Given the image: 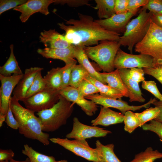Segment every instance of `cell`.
<instances>
[{"label":"cell","mask_w":162,"mask_h":162,"mask_svg":"<svg viewBox=\"0 0 162 162\" xmlns=\"http://www.w3.org/2000/svg\"><path fill=\"white\" fill-rule=\"evenodd\" d=\"M123 122L124 130L130 133H132L138 127H141V123L139 118L136 113L130 110L126 112L124 114Z\"/></svg>","instance_id":"1f68e13d"},{"label":"cell","mask_w":162,"mask_h":162,"mask_svg":"<svg viewBox=\"0 0 162 162\" xmlns=\"http://www.w3.org/2000/svg\"><path fill=\"white\" fill-rule=\"evenodd\" d=\"M5 122L7 125L14 130L18 129L19 125L12 112L10 102L9 107L6 114Z\"/></svg>","instance_id":"b9f144b4"},{"label":"cell","mask_w":162,"mask_h":162,"mask_svg":"<svg viewBox=\"0 0 162 162\" xmlns=\"http://www.w3.org/2000/svg\"><path fill=\"white\" fill-rule=\"evenodd\" d=\"M71 103L60 95L58 102L52 107L38 112L44 132H52L65 125L74 110Z\"/></svg>","instance_id":"3957f363"},{"label":"cell","mask_w":162,"mask_h":162,"mask_svg":"<svg viewBox=\"0 0 162 162\" xmlns=\"http://www.w3.org/2000/svg\"><path fill=\"white\" fill-rule=\"evenodd\" d=\"M89 74L87 71L81 64H75L71 71L70 86L77 88L85 77Z\"/></svg>","instance_id":"f546056e"},{"label":"cell","mask_w":162,"mask_h":162,"mask_svg":"<svg viewBox=\"0 0 162 162\" xmlns=\"http://www.w3.org/2000/svg\"><path fill=\"white\" fill-rule=\"evenodd\" d=\"M14 153L11 149L0 150V161H9L13 158Z\"/></svg>","instance_id":"bcb514c9"},{"label":"cell","mask_w":162,"mask_h":162,"mask_svg":"<svg viewBox=\"0 0 162 162\" xmlns=\"http://www.w3.org/2000/svg\"><path fill=\"white\" fill-rule=\"evenodd\" d=\"M78 16V20H65L68 26L58 23L65 32L66 40L71 44L88 46L97 45L104 40L119 41L121 34L104 28L91 16L79 13Z\"/></svg>","instance_id":"6da1fadb"},{"label":"cell","mask_w":162,"mask_h":162,"mask_svg":"<svg viewBox=\"0 0 162 162\" xmlns=\"http://www.w3.org/2000/svg\"><path fill=\"white\" fill-rule=\"evenodd\" d=\"M39 39L45 47L62 49L67 48L71 45L66 40L64 35L55 29L44 30L40 33Z\"/></svg>","instance_id":"ac0fdd59"},{"label":"cell","mask_w":162,"mask_h":162,"mask_svg":"<svg viewBox=\"0 0 162 162\" xmlns=\"http://www.w3.org/2000/svg\"><path fill=\"white\" fill-rule=\"evenodd\" d=\"M94 46H84L83 49L88 57L95 62L104 72L114 70V59L120 48L118 41L107 40L100 41Z\"/></svg>","instance_id":"5b68a950"},{"label":"cell","mask_w":162,"mask_h":162,"mask_svg":"<svg viewBox=\"0 0 162 162\" xmlns=\"http://www.w3.org/2000/svg\"><path fill=\"white\" fill-rule=\"evenodd\" d=\"M162 68V52H161V55L160 63L159 64V67L158 68Z\"/></svg>","instance_id":"816d5d0a"},{"label":"cell","mask_w":162,"mask_h":162,"mask_svg":"<svg viewBox=\"0 0 162 162\" xmlns=\"http://www.w3.org/2000/svg\"><path fill=\"white\" fill-rule=\"evenodd\" d=\"M124 118V115L121 113L113 111L109 107L101 106L98 116L92 120L91 123L93 126L100 125L108 126L123 122Z\"/></svg>","instance_id":"d6986e66"},{"label":"cell","mask_w":162,"mask_h":162,"mask_svg":"<svg viewBox=\"0 0 162 162\" xmlns=\"http://www.w3.org/2000/svg\"><path fill=\"white\" fill-rule=\"evenodd\" d=\"M138 11H128L122 14H115L108 19L94 20V21L106 30L119 34L124 33L126 26L130 19Z\"/></svg>","instance_id":"9a60e30c"},{"label":"cell","mask_w":162,"mask_h":162,"mask_svg":"<svg viewBox=\"0 0 162 162\" xmlns=\"http://www.w3.org/2000/svg\"><path fill=\"white\" fill-rule=\"evenodd\" d=\"M79 95L81 97H85L99 92L98 88L88 80L84 79L77 88Z\"/></svg>","instance_id":"836d02e7"},{"label":"cell","mask_w":162,"mask_h":162,"mask_svg":"<svg viewBox=\"0 0 162 162\" xmlns=\"http://www.w3.org/2000/svg\"><path fill=\"white\" fill-rule=\"evenodd\" d=\"M22 153L29 158L30 162H68L65 160L57 161L54 157L39 153L27 144L24 145Z\"/></svg>","instance_id":"83f0119b"},{"label":"cell","mask_w":162,"mask_h":162,"mask_svg":"<svg viewBox=\"0 0 162 162\" xmlns=\"http://www.w3.org/2000/svg\"><path fill=\"white\" fill-rule=\"evenodd\" d=\"M160 110L156 107L146 109L140 113H136L140 120L141 127L146 122L154 119L159 115Z\"/></svg>","instance_id":"d6a6232c"},{"label":"cell","mask_w":162,"mask_h":162,"mask_svg":"<svg viewBox=\"0 0 162 162\" xmlns=\"http://www.w3.org/2000/svg\"><path fill=\"white\" fill-rule=\"evenodd\" d=\"M64 66L53 68L48 71L44 77L46 87L55 89L61 88L62 73Z\"/></svg>","instance_id":"484cf974"},{"label":"cell","mask_w":162,"mask_h":162,"mask_svg":"<svg viewBox=\"0 0 162 162\" xmlns=\"http://www.w3.org/2000/svg\"><path fill=\"white\" fill-rule=\"evenodd\" d=\"M152 104L158 108L160 111L158 116L154 120L162 123V101L156 100Z\"/></svg>","instance_id":"c3c4849f"},{"label":"cell","mask_w":162,"mask_h":162,"mask_svg":"<svg viewBox=\"0 0 162 162\" xmlns=\"http://www.w3.org/2000/svg\"><path fill=\"white\" fill-rule=\"evenodd\" d=\"M60 90L46 87L42 91L24 99L22 101L26 108L38 112L49 109L57 103L60 96Z\"/></svg>","instance_id":"ba28073f"},{"label":"cell","mask_w":162,"mask_h":162,"mask_svg":"<svg viewBox=\"0 0 162 162\" xmlns=\"http://www.w3.org/2000/svg\"><path fill=\"white\" fill-rule=\"evenodd\" d=\"M95 145L100 154V162H122L114 152V146L113 143L104 145L97 140Z\"/></svg>","instance_id":"d4e9b609"},{"label":"cell","mask_w":162,"mask_h":162,"mask_svg":"<svg viewBox=\"0 0 162 162\" xmlns=\"http://www.w3.org/2000/svg\"><path fill=\"white\" fill-rule=\"evenodd\" d=\"M114 65L115 68L118 69L153 68V59L145 54H129L119 48L115 57Z\"/></svg>","instance_id":"9c48e42d"},{"label":"cell","mask_w":162,"mask_h":162,"mask_svg":"<svg viewBox=\"0 0 162 162\" xmlns=\"http://www.w3.org/2000/svg\"><path fill=\"white\" fill-rule=\"evenodd\" d=\"M55 3L67 4L69 6L73 7H77L84 5H90L89 4V1L86 0H56Z\"/></svg>","instance_id":"f6af8a7d"},{"label":"cell","mask_w":162,"mask_h":162,"mask_svg":"<svg viewBox=\"0 0 162 162\" xmlns=\"http://www.w3.org/2000/svg\"><path fill=\"white\" fill-rule=\"evenodd\" d=\"M55 0H29L24 4L13 9L21 13L20 19L22 22H26L33 14L40 12L47 15L50 14L48 8Z\"/></svg>","instance_id":"4fadbf2b"},{"label":"cell","mask_w":162,"mask_h":162,"mask_svg":"<svg viewBox=\"0 0 162 162\" xmlns=\"http://www.w3.org/2000/svg\"><path fill=\"white\" fill-rule=\"evenodd\" d=\"M26 0H1L0 14L12 8L23 4L27 2Z\"/></svg>","instance_id":"e575fe53"},{"label":"cell","mask_w":162,"mask_h":162,"mask_svg":"<svg viewBox=\"0 0 162 162\" xmlns=\"http://www.w3.org/2000/svg\"><path fill=\"white\" fill-rule=\"evenodd\" d=\"M6 115L0 114V127H1L4 121H5Z\"/></svg>","instance_id":"f907efd6"},{"label":"cell","mask_w":162,"mask_h":162,"mask_svg":"<svg viewBox=\"0 0 162 162\" xmlns=\"http://www.w3.org/2000/svg\"><path fill=\"white\" fill-rule=\"evenodd\" d=\"M76 61L64 66L62 77L61 88L70 86V81L71 71L74 66L76 64Z\"/></svg>","instance_id":"74e56055"},{"label":"cell","mask_w":162,"mask_h":162,"mask_svg":"<svg viewBox=\"0 0 162 162\" xmlns=\"http://www.w3.org/2000/svg\"><path fill=\"white\" fill-rule=\"evenodd\" d=\"M60 94L67 100L76 104L88 116H92L98 110V106L91 100H88L79 94L77 88L70 86L61 88Z\"/></svg>","instance_id":"5bb4252c"},{"label":"cell","mask_w":162,"mask_h":162,"mask_svg":"<svg viewBox=\"0 0 162 162\" xmlns=\"http://www.w3.org/2000/svg\"><path fill=\"white\" fill-rule=\"evenodd\" d=\"M84 79L93 84L98 88L100 95L102 96L116 99L121 98L124 96L123 94L120 91L102 83L91 77L89 75Z\"/></svg>","instance_id":"cb8c5ba5"},{"label":"cell","mask_w":162,"mask_h":162,"mask_svg":"<svg viewBox=\"0 0 162 162\" xmlns=\"http://www.w3.org/2000/svg\"><path fill=\"white\" fill-rule=\"evenodd\" d=\"M134 49L136 52L151 57L153 59V68H158L162 50V28L151 20L147 33L135 45Z\"/></svg>","instance_id":"8992f818"},{"label":"cell","mask_w":162,"mask_h":162,"mask_svg":"<svg viewBox=\"0 0 162 162\" xmlns=\"http://www.w3.org/2000/svg\"><path fill=\"white\" fill-rule=\"evenodd\" d=\"M102 79L109 86L120 91L124 96L129 98L130 94L122 81L119 74V69H116L109 72H99Z\"/></svg>","instance_id":"44dd1931"},{"label":"cell","mask_w":162,"mask_h":162,"mask_svg":"<svg viewBox=\"0 0 162 162\" xmlns=\"http://www.w3.org/2000/svg\"><path fill=\"white\" fill-rule=\"evenodd\" d=\"M10 56L4 65L0 66V74L8 76L12 75V74H23L14 54V45H10Z\"/></svg>","instance_id":"603a6c76"},{"label":"cell","mask_w":162,"mask_h":162,"mask_svg":"<svg viewBox=\"0 0 162 162\" xmlns=\"http://www.w3.org/2000/svg\"><path fill=\"white\" fill-rule=\"evenodd\" d=\"M128 0H115V11L116 14H122L128 12Z\"/></svg>","instance_id":"ee69618b"},{"label":"cell","mask_w":162,"mask_h":162,"mask_svg":"<svg viewBox=\"0 0 162 162\" xmlns=\"http://www.w3.org/2000/svg\"><path fill=\"white\" fill-rule=\"evenodd\" d=\"M85 98L86 99L92 101L97 105L116 109L120 111L123 115L128 111H135L142 108H147L149 107L150 104L156 100L155 98H151L149 101L144 104L136 106L129 105L127 102L122 100L121 98L116 99L105 97L98 93L89 95Z\"/></svg>","instance_id":"30bf717a"},{"label":"cell","mask_w":162,"mask_h":162,"mask_svg":"<svg viewBox=\"0 0 162 162\" xmlns=\"http://www.w3.org/2000/svg\"><path fill=\"white\" fill-rule=\"evenodd\" d=\"M84 46L75 45V58L76 59L79 64L82 65L87 71L91 77L106 85V83L100 77L99 72L95 70L89 61L84 50Z\"/></svg>","instance_id":"7402d4cb"},{"label":"cell","mask_w":162,"mask_h":162,"mask_svg":"<svg viewBox=\"0 0 162 162\" xmlns=\"http://www.w3.org/2000/svg\"><path fill=\"white\" fill-rule=\"evenodd\" d=\"M41 71H39L37 74L32 85L26 93L25 99L34 96L46 87V83L41 75Z\"/></svg>","instance_id":"4dcf8cb0"},{"label":"cell","mask_w":162,"mask_h":162,"mask_svg":"<svg viewBox=\"0 0 162 162\" xmlns=\"http://www.w3.org/2000/svg\"><path fill=\"white\" fill-rule=\"evenodd\" d=\"M95 9L98 10V16L99 19H108L116 14L115 11V0H95Z\"/></svg>","instance_id":"4316f807"},{"label":"cell","mask_w":162,"mask_h":162,"mask_svg":"<svg viewBox=\"0 0 162 162\" xmlns=\"http://www.w3.org/2000/svg\"><path fill=\"white\" fill-rule=\"evenodd\" d=\"M162 158V153L153 150L152 147H148L144 152L136 154L134 158L129 162H154L155 160Z\"/></svg>","instance_id":"f1b7e54d"},{"label":"cell","mask_w":162,"mask_h":162,"mask_svg":"<svg viewBox=\"0 0 162 162\" xmlns=\"http://www.w3.org/2000/svg\"><path fill=\"white\" fill-rule=\"evenodd\" d=\"M147 10L145 9H140L138 15L127 25L124 32L118 41L121 46H127L132 54L134 47L142 40L149 29L152 13Z\"/></svg>","instance_id":"277c9868"},{"label":"cell","mask_w":162,"mask_h":162,"mask_svg":"<svg viewBox=\"0 0 162 162\" xmlns=\"http://www.w3.org/2000/svg\"><path fill=\"white\" fill-rule=\"evenodd\" d=\"M145 130L150 131L154 132L162 140V123L154 119L150 121L148 124L145 123L142 126Z\"/></svg>","instance_id":"d590c367"},{"label":"cell","mask_w":162,"mask_h":162,"mask_svg":"<svg viewBox=\"0 0 162 162\" xmlns=\"http://www.w3.org/2000/svg\"><path fill=\"white\" fill-rule=\"evenodd\" d=\"M129 75L131 78L138 83L145 80L144 74L142 69L134 68L129 69Z\"/></svg>","instance_id":"60d3db41"},{"label":"cell","mask_w":162,"mask_h":162,"mask_svg":"<svg viewBox=\"0 0 162 162\" xmlns=\"http://www.w3.org/2000/svg\"><path fill=\"white\" fill-rule=\"evenodd\" d=\"M129 69L128 68L119 69L121 79L130 94L129 101L144 102L145 99L142 96L139 83L131 78L129 75Z\"/></svg>","instance_id":"ffe728a7"},{"label":"cell","mask_w":162,"mask_h":162,"mask_svg":"<svg viewBox=\"0 0 162 162\" xmlns=\"http://www.w3.org/2000/svg\"><path fill=\"white\" fill-rule=\"evenodd\" d=\"M110 131L105 130L96 126H90L81 122L76 117L73 119V125L72 130L66 135L68 139L86 140L92 137H105Z\"/></svg>","instance_id":"8fae6325"},{"label":"cell","mask_w":162,"mask_h":162,"mask_svg":"<svg viewBox=\"0 0 162 162\" xmlns=\"http://www.w3.org/2000/svg\"><path fill=\"white\" fill-rule=\"evenodd\" d=\"M43 68L38 67H31L26 69L22 79L14 89L13 96L18 101L25 99L27 92L32 85L38 72Z\"/></svg>","instance_id":"2e32d148"},{"label":"cell","mask_w":162,"mask_h":162,"mask_svg":"<svg viewBox=\"0 0 162 162\" xmlns=\"http://www.w3.org/2000/svg\"><path fill=\"white\" fill-rule=\"evenodd\" d=\"M23 75V74H13L10 76H5L0 74V114L6 115L11 94Z\"/></svg>","instance_id":"7c38bea8"},{"label":"cell","mask_w":162,"mask_h":162,"mask_svg":"<svg viewBox=\"0 0 162 162\" xmlns=\"http://www.w3.org/2000/svg\"><path fill=\"white\" fill-rule=\"evenodd\" d=\"M75 45L71 44L68 47L62 49L45 47L38 49L37 52L46 58L58 59L64 61L65 65L76 61L75 58Z\"/></svg>","instance_id":"e0dca14e"},{"label":"cell","mask_w":162,"mask_h":162,"mask_svg":"<svg viewBox=\"0 0 162 162\" xmlns=\"http://www.w3.org/2000/svg\"><path fill=\"white\" fill-rule=\"evenodd\" d=\"M10 103L13 113L18 124L19 133L27 138L37 140L44 145H49V135L43 131L40 120L34 115V112L23 107L13 97L10 98Z\"/></svg>","instance_id":"7a4b0ae2"},{"label":"cell","mask_w":162,"mask_h":162,"mask_svg":"<svg viewBox=\"0 0 162 162\" xmlns=\"http://www.w3.org/2000/svg\"><path fill=\"white\" fill-rule=\"evenodd\" d=\"M145 74L151 75L158 80L162 85V68H143Z\"/></svg>","instance_id":"7bdbcfd3"},{"label":"cell","mask_w":162,"mask_h":162,"mask_svg":"<svg viewBox=\"0 0 162 162\" xmlns=\"http://www.w3.org/2000/svg\"><path fill=\"white\" fill-rule=\"evenodd\" d=\"M160 140L161 142H162V140L160 139Z\"/></svg>","instance_id":"f5cc1de1"},{"label":"cell","mask_w":162,"mask_h":162,"mask_svg":"<svg viewBox=\"0 0 162 162\" xmlns=\"http://www.w3.org/2000/svg\"><path fill=\"white\" fill-rule=\"evenodd\" d=\"M151 20L154 24L162 28V14L152 13Z\"/></svg>","instance_id":"7dc6e473"},{"label":"cell","mask_w":162,"mask_h":162,"mask_svg":"<svg viewBox=\"0 0 162 162\" xmlns=\"http://www.w3.org/2000/svg\"><path fill=\"white\" fill-rule=\"evenodd\" d=\"M148 1V0H128V11H139L140 7L145 6Z\"/></svg>","instance_id":"ab89813d"},{"label":"cell","mask_w":162,"mask_h":162,"mask_svg":"<svg viewBox=\"0 0 162 162\" xmlns=\"http://www.w3.org/2000/svg\"><path fill=\"white\" fill-rule=\"evenodd\" d=\"M142 87L143 89L150 92L159 100L162 101V94L158 89L156 83L153 81H145L142 82Z\"/></svg>","instance_id":"8d00e7d4"},{"label":"cell","mask_w":162,"mask_h":162,"mask_svg":"<svg viewBox=\"0 0 162 162\" xmlns=\"http://www.w3.org/2000/svg\"><path fill=\"white\" fill-rule=\"evenodd\" d=\"M0 162H30L29 159L28 158H27L25 160L23 161H17L15 160L12 158L9 161H0Z\"/></svg>","instance_id":"681fc988"},{"label":"cell","mask_w":162,"mask_h":162,"mask_svg":"<svg viewBox=\"0 0 162 162\" xmlns=\"http://www.w3.org/2000/svg\"><path fill=\"white\" fill-rule=\"evenodd\" d=\"M145 9L152 13L162 14V0H148L141 9Z\"/></svg>","instance_id":"f35d334b"},{"label":"cell","mask_w":162,"mask_h":162,"mask_svg":"<svg viewBox=\"0 0 162 162\" xmlns=\"http://www.w3.org/2000/svg\"><path fill=\"white\" fill-rule=\"evenodd\" d=\"M49 140L88 161L100 162V154L97 150L91 147L85 140H71L67 138L56 137L50 138Z\"/></svg>","instance_id":"52a82bcc"}]
</instances>
